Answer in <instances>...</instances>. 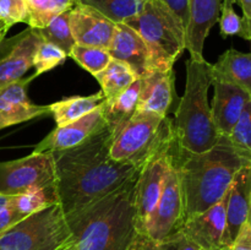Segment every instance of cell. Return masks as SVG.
I'll use <instances>...</instances> for the list:
<instances>
[{
	"label": "cell",
	"instance_id": "obj_28",
	"mask_svg": "<svg viewBox=\"0 0 251 250\" xmlns=\"http://www.w3.org/2000/svg\"><path fill=\"white\" fill-rule=\"evenodd\" d=\"M70 58H73L78 65L93 76L105 69L110 63L112 56L109 55L107 49L98 48V47H87L75 44L70 51Z\"/></svg>",
	"mask_w": 251,
	"mask_h": 250
},
{
	"label": "cell",
	"instance_id": "obj_13",
	"mask_svg": "<svg viewBox=\"0 0 251 250\" xmlns=\"http://www.w3.org/2000/svg\"><path fill=\"white\" fill-rule=\"evenodd\" d=\"M69 24L76 44L107 49L117 24L88 5L75 2L69 10Z\"/></svg>",
	"mask_w": 251,
	"mask_h": 250
},
{
	"label": "cell",
	"instance_id": "obj_7",
	"mask_svg": "<svg viewBox=\"0 0 251 250\" xmlns=\"http://www.w3.org/2000/svg\"><path fill=\"white\" fill-rule=\"evenodd\" d=\"M70 239L65 213L56 202L0 233V250H56Z\"/></svg>",
	"mask_w": 251,
	"mask_h": 250
},
{
	"label": "cell",
	"instance_id": "obj_23",
	"mask_svg": "<svg viewBox=\"0 0 251 250\" xmlns=\"http://www.w3.org/2000/svg\"><path fill=\"white\" fill-rule=\"evenodd\" d=\"M104 100V96L100 91L98 93L91 96H74V97L64 98V100L49 104V109L55 120L56 126H63L92 112L93 109L100 107Z\"/></svg>",
	"mask_w": 251,
	"mask_h": 250
},
{
	"label": "cell",
	"instance_id": "obj_12",
	"mask_svg": "<svg viewBox=\"0 0 251 250\" xmlns=\"http://www.w3.org/2000/svg\"><path fill=\"white\" fill-rule=\"evenodd\" d=\"M172 159H173V152L162 154L150 161L140 171L136 181V193H135V208H136L140 234L161 198Z\"/></svg>",
	"mask_w": 251,
	"mask_h": 250
},
{
	"label": "cell",
	"instance_id": "obj_40",
	"mask_svg": "<svg viewBox=\"0 0 251 250\" xmlns=\"http://www.w3.org/2000/svg\"><path fill=\"white\" fill-rule=\"evenodd\" d=\"M56 250H78V248H77V245L75 244V242H74L73 239H70L68 243H65L64 245H61V247L58 248Z\"/></svg>",
	"mask_w": 251,
	"mask_h": 250
},
{
	"label": "cell",
	"instance_id": "obj_25",
	"mask_svg": "<svg viewBox=\"0 0 251 250\" xmlns=\"http://www.w3.org/2000/svg\"><path fill=\"white\" fill-rule=\"evenodd\" d=\"M80 4L88 5L104 15L115 24L125 22L140 11L142 2L139 0H75Z\"/></svg>",
	"mask_w": 251,
	"mask_h": 250
},
{
	"label": "cell",
	"instance_id": "obj_4",
	"mask_svg": "<svg viewBox=\"0 0 251 250\" xmlns=\"http://www.w3.org/2000/svg\"><path fill=\"white\" fill-rule=\"evenodd\" d=\"M212 85L211 64L202 60H186L185 92L176 110L174 135L176 154L173 161L212 149L221 135L215 126L208 104V88Z\"/></svg>",
	"mask_w": 251,
	"mask_h": 250
},
{
	"label": "cell",
	"instance_id": "obj_14",
	"mask_svg": "<svg viewBox=\"0 0 251 250\" xmlns=\"http://www.w3.org/2000/svg\"><path fill=\"white\" fill-rule=\"evenodd\" d=\"M107 126L103 117L102 104L80 119L63 126H56L41 142L37 144L33 152L63 151L82 144L95 134Z\"/></svg>",
	"mask_w": 251,
	"mask_h": 250
},
{
	"label": "cell",
	"instance_id": "obj_45",
	"mask_svg": "<svg viewBox=\"0 0 251 250\" xmlns=\"http://www.w3.org/2000/svg\"><path fill=\"white\" fill-rule=\"evenodd\" d=\"M139 1H140V2H144V1H145V0H139Z\"/></svg>",
	"mask_w": 251,
	"mask_h": 250
},
{
	"label": "cell",
	"instance_id": "obj_26",
	"mask_svg": "<svg viewBox=\"0 0 251 250\" xmlns=\"http://www.w3.org/2000/svg\"><path fill=\"white\" fill-rule=\"evenodd\" d=\"M38 32L43 41L59 47L68 54V56L70 55L71 49L76 44L69 24V11L59 14L47 26L39 28Z\"/></svg>",
	"mask_w": 251,
	"mask_h": 250
},
{
	"label": "cell",
	"instance_id": "obj_33",
	"mask_svg": "<svg viewBox=\"0 0 251 250\" xmlns=\"http://www.w3.org/2000/svg\"><path fill=\"white\" fill-rule=\"evenodd\" d=\"M27 21V7L25 0H0V22L10 27Z\"/></svg>",
	"mask_w": 251,
	"mask_h": 250
},
{
	"label": "cell",
	"instance_id": "obj_21",
	"mask_svg": "<svg viewBox=\"0 0 251 250\" xmlns=\"http://www.w3.org/2000/svg\"><path fill=\"white\" fill-rule=\"evenodd\" d=\"M211 75L212 82L238 86L251 96V54L228 49L215 64H211Z\"/></svg>",
	"mask_w": 251,
	"mask_h": 250
},
{
	"label": "cell",
	"instance_id": "obj_1",
	"mask_svg": "<svg viewBox=\"0 0 251 250\" xmlns=\"http://www.w3.org/2000/svg\"><path fill=\"white\" fill-rule=\"evenodd\" d=\"M112 139L113 131L105 126L77 146L51 152L54 188L65 215L113 193L142 169L114 161L109 154Z\"/></svg>",
	"mask_w": 251,
	"mask_h": 250
},
{
	"label": "cell",
	"instance_id": "obj_29",
	"mask_svg": "<svg viewBox=\"0 0 251 250\" xmlns=\"http://www.w3.org/2000/svg\"><path fill=\"white\" fill-rule=\"evenodd\" d=\"M234 0H222L220 14V29L223 38L239 36L250 41V20L240 17L235 12Z\"/></svg>",
	"mask_w": 251,
	"mask_h": 250
},
{
	"label": "cell",
	"instance_id": "obj_3",
	"mask_svg": "<svg viewBox=\"0 0 251 250\" xmlns=\"http://www.w3.org/2000/svg\"><path fill=\"white\" fill-rule=\"evenodd\" d=\"M249 162V157L223 135L208 151L174 162L183 196V222L217 203L228 193L235 174Z\"/></svg>",
	"mask_w": 251,
	"mask_h": 250
},
{
	"label": "cell",
	"instance_id": "obj_22",
	"mask_svg": "<svg viewBox=\"0 0 251 250\" xmlns=\"http://www.w3.org/2000/svg\"><path fill=\"white\" fill-rule=\"evenodd\" d=\"M140 86H141V80L137 78L119 96L112 98V100H104L102 103L103 117H104L105 124L112 130L113 134L119 127H122L136 112L140 96Z\"/></svg>",
	"mask_w": 251,
	"mask_h": 250
},
{
	"label": "cell",
	"instance_id": "obj_8",
	"mask_svg": "<svg viewBox=\"0 0 251 250\" xmlns=\"http://www.w3.org/2000/svg\"><path fill=\"white\" fill-rule=\"evenodd\" d=\"M55 184V166L51 152H32L22 158L0 163V194L15 196L32 189Z\"/></svg>",
	"mask_w": 251,
	"mask_h": 250
},
{
	"label": "cell",
	"instance_id": "obj_5",
	"mask_svg": "<svg viewBox=\"0 0 251 250\" xmlns=\"http://www.w3.org/2000/svg\"><path fill=\"white\" fill-rule=\"evenodd\" d=\"M176 150L173 120L154 113L135 112L113 134L109 154L114 161L144 168L156 157Z\"/></svg>",
	"mask_w": 251,
	"mask_h": 250
},
{
	"label": "cell",
	"instance_id": "obj_16",
	"mask_svg": "<svg viewBox=\"0 0 251 250\" xmlns=\"http://www.w3.org/2000/svg\"><path fill=\"white\" fill-rule=\"evenodd\" d=\"M251 211V162L239 169L233 179L226 206V237L227 249L248 222Z\"/></svg>",
	"mask_w": 251,
	"mask_h": 250
},
{
	"label": "cell",
	"instance_id": "obj_10",
	"mask_svg": "<svg viewBox=\"0 0 251 250\" xmlns=\"http://www.w3.org/2000/svg\"><path fill=\"white\" fill-rule=\"evenodd\" d=\"M43 41L37 28L24 29L0 44V88L24 78L33 68V56Z\"/></svg>",
	"mask_w": 251,
	"mask_h": 250
},
{
	"label": "cell",
	"instance_id": "obj_30",
	"mask_svg": "<svg viewBox=\"0 0 251 250\" xmlns=\"http://www.w3.org/2000/svg\"><path fill=\"white\" fill-rule=\"evenodd\" d=\"M66 59H68V54L61 50L59 47L54 46L49 42L42 41L33 56V68L36 69V71L32 77L36 78L41 74L47 73V71L61 65L65 63Z\"/></svg>",
	"mask_w": 251,
	"mask_h": 250
},
{
	"label": "cell",
	"instance_id": "obj_35",
	"mask_svg": "<svg viewBox=\"0 0 251 250\" xmlns=\"http://www.w3.org/2000/svg\"><path fill=\"white\" fill-rule=\"evenodd\" d=\"M12 198H14V196H12ZM25 217H26V216L22 215V213L15 207L11 200L9 202V205H6L4 208L0 210V233L9 229L10 227L16 225L17 222L24 220Z\"/></svg>",
	"mask_w": 251,
	"mask_h": 250
},
{
	"label": "cell",
	"instance_id": "obj_46",
	"mask_svg": "<svg viewBox=\"0 0 251 250\" xmlns=\"http://www.w3.org/2000/svg\"><path fill=\"white\" fill-rule=\"evenodd\" d=\"M200 250H201V249H200Z\"/></svg>",
	"mask_w": 251,
	"mask_h": 250
},
{
	"label": "cell",
	"instance_id": "obj_31",
	"mask_svg": "<svg viewBox=\"0 0 251 250\" xmlns=\"http://www.w3.org/2000/svg\"><path fill=\"white\" fill-rule=\"evenodd\" d=\"M27 7V21L31 28H43L60 12L54 0H25Z\"/></svg>",
	"mask_w": 251,
	"mask_h": 250
},
{
	"label": "cell",
	"instance_id": "obj_20",
	"mask_svg": "<svg viewBox=\"0 0 251 250\" xmlns=\"http://www.w3.org/2000/svg\"><path fill=\"white\" fill-rule=\"evenodd\" d=\"M112 59L129 65L137 77L150 71V51L144 39L126 24H117L114 36L107 48Z\"/></svg>",
	"mask_w": 251,
	"mask_h": 250
},
{
	"label": "cell",
	"instance_id": "obj_18",
	"mask_svg": "<svg viewBox=\"0 0 251 250\" xmlns=\"http://www.w3.org/2000/svg\"><path fill=\"white\" fill-rule=\"evenodd\" d=\"M140 80L141 86L136 112H150L167 117L176 98L173 69L150 70Z\"/></svg>",
	"mask_w": 251,
	"mask_h": 250
},
{
	"label": "cell",
	"instance_id": "obj_15",
	"mask_svg": "<svg viewBox=\"0 0 251 250\" xmlns=\"http://www.w3.org/2000/svg\"><path fill=\"white\" fill-rule=\"evenodd\" d=\"M32 80L31 75L0 88V130L50 114L49 105H37L27 97L26 87Z\"/></svg>",
	"mask_w": 251,
	"mask_h": 250
},
{
	"label": "cell",
	"instance_id": "obj_42",
	"mask_svg": "<svg viewBox=\"0 0 251 250\" xmlns=\"http://www.w3.org/2000/svg\"><path fill=\"white\" fill-rule=\"evenodd\" d=\"M9 29H10L9 27L5 26L4 24H1V22H0V44H1L2 41L5 39V36H6V33Z\"/></svg>",
	"mask_w": 251,
	"mask_h": 250
},
{
	"label": "cell",
	"instance_id": "obj_41",
	"mask_svg": "<svg viewBox=\"0 0 251 250\" xmlns=\"http://www.w3.org/2000/svg\"><path fill=\"white\" fill-rule=\"evenodd\" d=\"M11 200H12V196L2 195V194H0V210L4 208L6 205H9V202Z\"/></svg>",
	"mask_w": 251,
	"mask_h": 250
},
{
	"label": "cell",
	"instance_id": "obj_9",
	"mask_svg": "<svg viewBox=\"0 0 251 250\" xmlns=\"http://www.w3.org/2000/svg\"><path fill=\"white\" fill-rule=\"evenodd\" d=\"M184 206L178 168L173 159L167 172L161 198L145 225L141 235L151 244L163 242L178 232L183 223Z\"/></svg>",
	"mask_w": 251,
	"mask_h": 250
},
{
	"label": "cell",
	"instance_id": "obj_11",
	"mask_svg": "<svg viewBox=\"0 0 251 250\" xmlns=\"http://www.w3.org/2000/svg\"><path fill=\"white\" fill-rule=\"evenodd\" d=\"M227 195L203 212L184 221L178 229L201 250H228L225 244Z\"/></svg>",
	"mask_w": 251,
	"mask_h": 250
},
{
	"label": "cell",
	"instance_id": "obj_38",
	"mask_svg": "<svg viewBox=\"0 0 251 250\" xmlns=\"http://www.w3.org/2000/svg\"><path fill=\"white\" fill-rule=\"evenodd\" d=\"M234 4H239L243 10V17L251 20V0H234Z\"/></svg>",
	"mask_w": 251,
	"mask_h": 250
},
{
	"label": "cell",
	"instance_id": "obj_32",
	"mask_svg": "<svg viewBox=\"0 0 251 250\" xmlns=\"http://www.w3.org/2000/svg\"><path fill=\"white\" fill-rule=\"evenodd\" d=\"M228 137L239 151L251 159V100L245 104Z\"/></svg>",
	"mask_w": 251,
	"mask_h": 250
},
{
	"label": "cell",
	"instance_id": "obj_17",
	"mask_svg": "<svg viewBox=\"0 0 251 250\" xmlns=\"http://www.w3.org/2000/svg\"><path fill=\"white\" fill-rule=\"evenodd\" d=\"M222 0H189L185 49L194 60L203 59V46L211 28L220 20Z\"/></svg>",
	"mask_w": 251,
	"mask_h": 250
},
{
	"label": "cell",
	"instance_id": "obj_34",
	"mask_svg": "<svg viewBox=\"0 0 251 250\" xmlns=\"http://www.w3.org/2000/svg\"><path fill=\"white\" fill-rule=\"evenodd\" d=\"M147 245L150 250H200V248L195 243L191 242L185 234L179 230L171 237L166 238L163 242L157 243V244H151L147 242Z\"/></svg>",
	"mask_w": 251,
	"mask_h": 250
},
{
	"label": "cell",
	"instance_id": "obj_24",
	"mask_svg": "<svg viewBox=\"0 0 251 250\" xmlns=\"http://www.w3.org/2000/svg\"><path fill=\"white\" fill-rule=\"evenodd\" d=\"M95 77L100 83V92L105 100L119 96L139 78L129 65L115 59H112L105 69L95 75Z\"/></svg>",
	"mask_w": 251,
	"mask_h": 250
},
{
	"label": "cell",
	"instance_id": "obj_6",
	"mask_svg": "<svg viewBox=\"0 0 251 250\" xmlns=\"http://www.w3.org/2000/svg\"><path fill=\"white\" fill-rule=\"evenodd\" d=\"M140 34L150 51V70H171L185 49V26L161 0H145L124 22Z\"/></svg>",
	"mask_w": 251,
	"mask_h": 250
},
{
	"label": "cell",
	"instance_id": "obj_2",
	"mask_svg": "<svg viewBox=\"0 0 251 250\" xmlns=\"http://www.w3.org/2000/svg\"><path fill=\"white\" fill-rule=\"evenodd\" d=\"M139 174L104 198L65 215L78 250H129L139 239L135 208Z\"/></svg>",
	"mask_w": 251,
	"mask_h": 250
},
{
	"label": "cell",
	"instance_id": "obj_43",
	"mask_svg": "<svg viewBox=\"0 0 251 250\" xmlns=\"http://www.w3.org/2000/svg\"><path fill=\"white\" fill-rule=\"evenodd\" d=\"M248 222H249L251 225V211H250V216H249V220H248Z\"/></svg>",
	"mask_w": 251,
	"mask_h": 250
},
{
	"label": "cell",
	"instance_id": "obj_39",
	"mask_svg": "<svg viewBox=\"0 0 251 250\" xmlns=\"http://www.w3.org/2000/svg\"><path fill=\"white\" fill-rule=\"evenodd\" d=\"M129 250H150V248L149 245H147L146 239H145L142 235H140L139 239L134 243V245H132Z\"/></svg>",
	"mask_w": 251,
	"mask_h": 250
},
{
	"label": "cell",
	"instance_id": "obj_36",
	"mask_svg": "<svg viewBox=\"0 0 251 250\" xmlns=\"http://www.w3.org/2000/svg\"><path fill=\"white\" fill-rule=\"evenodd\" d=\"M228 250H251V225L249 222L243 225L242 230Z\"/></svg>",
	"mask_w": 251,
	"mask_h": 250
},
{
	"label": "cell",
	"instance_id": "obj_37",
	"mask_svg": "<svg viewBox=\"0 0 251 250\" xmlns=\"http://www.w3.org/2000/svg\"><path fill=\"white\" fill-rule=\"evenodd\" d=\"M163 1L184 24L186 28L189 20V0H161Z\"/></svg>",
	"mask_w": 251,
	"mask_h": 250
},
{
	"label": "cell",
	"instance_id": "obj_44",
	"mask_svg": "<svg viewBox=\"0 0 251 250\" xmlns=\"http://www.w3.org/2000/svg\"><path fill=\"white\" fill-rule=\"evenodd\" d=\"M250 42H251V20H250Z\"/></svg>",
	"mask_w": 251,
	"mask_h": 250
},
{
	"label": "cell",
	"instance_id": "obj_27",
	"mask_svg": "<svg viewBox=\"0 0 251 250\" xmlns=\"http://www.w3.org/2000/svg\"><path fill=\"white\" fill-rule=\"evenodd\" d=\"M58 202L55 188L49 186L43 189H32L26 193L19 194L12 198V203L24 216L32 215L39 210ZM59 203V202H58Z\"/></svg>",
	"mask_w": 251,
	"mask_h": 250
},
{
	"label": "cell",
	"instance_id": "obj_19",
	"mask_svg": "<svg viewBox=\"0 0 251 250\" xmlns=\"http://www.w3.org/2000/svg\"><path fill=\"white\" fill-rule=\"evenodd\" d=\"M212 85L215 87L211 105L213 123L220 135L229 136L245 104L251 100V96L238 86L230 83L213 81Z\"/></svg>",
	"mask_w": 251,
	"mask_h": 250
}]
</instances>
